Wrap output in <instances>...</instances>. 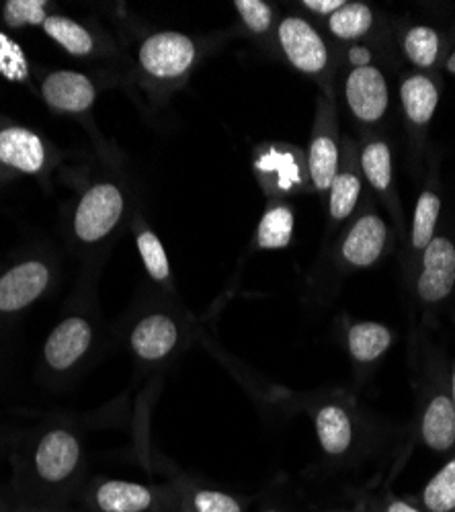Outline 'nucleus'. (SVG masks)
<instances>
[{
	"label": "nucleus",
	"instance_id": "nucleus-5",
	"mask_svg": "<svg viewBox=\"0 0 455 512\" xmlns=\"http://www.w3.org/2000/svg\"><path fill=\"white\" fill-rule=\"evenodd\" d=\"M52 279L50 267L41 261H27L0 277V312L17 314L37 302Z\"/></svg>",
	"mask_w": 455,
	"mask_h": 512
},
{
	"label": "nucleus",
	"instance_id": "nucleus-33",
	"mask_svg": "<svg viewBox=\"0 0 455 512\" xmlns=\"http://www.w3.org/2000/svg\"><path fill=\"white\" fill-rule=\"evenodd\" d=\"M347 3L345 0H306L304 7L314 11V13H320V15H326V13H337L339 9H343Z\"/></svg>",
	"mask_w": 455,
	"mask_h": 512
},
{
	"label": "nucleus",
	"instance_id": "nucleus-4",
	"mask_svg": "<svg viewBox=\"0 0 455 512\" xmlns=\"http://www.w3.org/2000/svg\"><path fill=\"white\" fill-rule=\"evenodd\" d=\"M93 324L82 316H70L62 320L46 340L44 359L52 371H68L76 367L93 345Z\"/></svg>",
	"mask_w": 455,
	"mask_h": 512
},
{
	"label": "nucleus",
	"instance_id": "nucleus-10",
	"mask_svg": "<svg viewBox=\"0 0 455 512\" xmlns=\"http://www.w3.org/2000/svg\"><path fill=\"white\" fill-rule=\"evenodd\" d=\"M87 504L95 512H148L154 494L136 482L103 480L91 488Z\"/></svg>",
	"mask_w": 455,
	"mask_h": 512
},
{
	"label": "nucleus",
	"instance_id": "nucleus-7",
	"mask_svg": "<svg viewBox=\"0 0 455 512\" xmlns=\"http://www.w3.org/2000/svg\"><path fill=\"white\" fill-rule=\"evenodd\" d=\"M347 103L361 121H378L388 109V87L378 68H355L347 78Z\"/></svg>",
	"mask_w": 455,
	"mask_h": 512
},
{
	"label": "nucleus",
	"instance_id": "nucleus-12",
	"mask_svg": "<svg viewBox=\"0 0 455 512\" xmlns=\"http://www.w3.org/2000/svg\"><path fill=\"white\" fill-rule=\"evenodd\" d=\"M255 170L267 193H289L304 181L300 154L296 150L271 148L257 158Z\"/></svg>",
	"mask_w": 455,
	"mask_h": 512
},
{
	"label": "nucleus",
	"instance_id": "nucleus-14",
	"mask_svg": "<svg viewBox=\"0 0 455 512\" xmlns=\"http://www.w3.org/2000/svg\"><path fill=\"white\" fill-rule=\"evenodd\" d=\"M386 244V224L378 216L361 218L343 244V256L353 267L374 265Z\"/></svg>",
	"mask_w": 455,
	"mask_h": 512
},
{
	"label": "nucleus",
	"instance_id": "nucleus-35",
	"mask_svg": "<svg viewBox=\"0 0 455 512\" xmlns=\"http://www.w3.org/2000/svg\"><path fill=\"white\" fill-rule=\"evenodd\" d=\"M388 512H419V510L408 506V504H404V502H394V504L388 508Z\"/></svg>",
	"mask_w": 455,
	"mask_h": 512
},
{
	"label": "nucleus",
	"instance_id": "nucleus-23",
	"mask_svg": "<svg viewBox=\"0 0 455 512\" xmlns=\"http://www.w3.org/2000/svg\"><path fill=\"white\" fill-rule=\"evenodd\" d=\"M363 173L376 189L384 191L392 181V154L384 142H371L361 156Z\"/></svg>",
	"mask_w": 455,
	"mask_h": 512
},
{
	"label": "nucleus",
	"instance_id": "nucleus-20",
	"mask_svg": "<svg viewBox=\"0 0 455 512\" xmlns=\"http://www.w3.org/2000/svg\"><path fill=\"white\" fill-rule=\"evenodd\" d=\"M310 179L318 191H326L339 175V148L333 138L318 136L310 146Z\"/></svg>",
	"mask_w": 455,
	"mask_h": 512
},
{
	"label": "nucleus",
	"instance_id": "nucleus-16",
	"mask_svg": "<svg viewBox=\"0 0 455 512\" xmlns=\"http://www.w3.org/2000/svg\"><path fill=\"white\" fill-rule=\"evenodd\" d=\"M400 97L410 121H415L419 125H425L427 121H431L437 109L439 93L435 89V84L427 76H410L408 80H404Z\"/></svg>",
	"mask_w": 455,
	"mask_h": 512
},
{
	"label": "nucleus",
	"instance_id": "nucleus-22",
	"mask_svg": "<svg viewBox=\"0 0 455 512\" xmlns=\"http://www.w3.org/2000/svg\"><path fill=\"white\" fill-rule=\"evenodd\" d=\"M374 23V15H371L369 7L363 3H351L339 9L337 13L330 15V31H333L341 39H357L365 35Z\"/></svg>",
	"mask_w": 455,
	"mask_h": 512
},
{
	"label": "nucleus",
	"instance_id": "nucleus-30",
	"mask_svg": "<svg viewBox=\"0 0 455 512\" xmlns=\"http://www.w3.org/2000/svg\"><path fill=\"white\" fill-rule=\"evenodd\" d=\"M0 72L11 80H23L27 76V62L17 44L0 33Z\"/></svg>",
	"mask_w": 455,
	"mask_h": 512
},
{
	"label": "nucleus",
	"instance_id": "nucleus-34",
	"mask_svg": "<svg viewBox=\"0 0 455 512\" xmlns=\"http://www.w3.org/2000/svg\"><path fill=\"white\" fill-rule=\"evenodd\" d=\"M351 60H353V64H357V68H363V66H367V60H369V54H367V50H363V48H355L353 52H351Z\"/></svg>",
	"mask_w": 455,
	"mask_h": 512
},
{
	"label": "nucleus",
	"instance_id": "nucleus-25",
	"mask_svg": "<svg viewBox=\"0 0 455 512\" xmlns=\"http://www.w3.org/2000/svg\"><path fill=\"white\" fill-rule=\"evenodd\" d=\"M439 209H441V201L435 193L425 191L419 197L417 211H415V224H412V244L417 248H427L429 242L433 240Z\"/></svg>",
	"mask_w": 455,
	"mask_h": 512
},
{
	"label": "nucleus",
	"instance_id": "nucleus-36",
	"mask_svg": "<svg viewBox=\"0 0 455 512\" xmlns=\"http://www.w3.org/2000/svg\"><path fill=\"white\" fill-rule=\"evenodd\" d=\"M31 512H68V510L56 508V506H46V508H37V510H31Z\"/></svg>",
	"mask_w": 455,
	"mask_h": 512
},
{
	"label": "nucleus",
	"instance_id": "nucleus-19",
	"mask_svg": "<svg viewBox=\"0 0 455 512\" xmlns=\"http://www.w3.org/2000/svg\"><path fill=\"white\" fill-rule=\"evenodd\" d=\"M41 27H44V31L56 41L58 46H62L72 56H89L95 48V41L89 29L68 17L52 15Z\"/></svg>",
	"mask_w": 455,
	"mask_h": 512
},
{
	"label": "nucleus",
	"instance_id": "nucleus-11",
	"mask_svg": "<svg viewBox=\"0 0 455 512\" xmlns=\"http://www.w3.org/2000/svg\"><path fill=\"white\" fill-rule=\"evenodd\" d=\"M179 340V328L173 318L164 314H152L142 318L132 334V351L144 361H160L167 357Z\"/></svg>",
	"mask_w": 455,
	"mask_h": 512
},
{
	"label": "nucleus",
	"instance_id": "nucleus-2",
	"mask_svg": "<svg viewBox=\"0 0 455 512\" xmlns=\"http://www.w3.org/2000/svg\"><path fill=\"white\" fill-rule=\"evenodd\" d=\"M123 213V195L113 183L93 185L82 195L74 213V234L78 240L93 244L103 240L119 224Z\"/></svg>",
	"mask_w": 455,
	"mask_h": 512
},
{
	"label": "nucleus",
	"instance_id": "nucleus-37",
	"mask_svg": "<svg viewBox=\"0 0 455 512\" xmlns=\"http://www.w3.org/2000/svg\"><path fill=\"white\" fill-rule=\"evenodd\" d=\"M447 68H449L451 74H455V52L451 54V58H449V62H447Z\"/></svg>",
	"mask_w": 455,
	"mask_h": 512
},
{
	"label": "nucleus",
	"instance_id": "nucleus-27",
	"mask_svg": "<svg viewBox=\"0 0 455 512\" xmlns=\"http://www.w3.org/2000/svg\"><path fill=\"white\" fill-rule=\"evenodd\" d=\"M361 195V183L353 173L337 175L330 185V216L335 220H345L355 209Z\"/></svg>",
	"mask_w": 455,
	"mask_h": 512
},
{
	"label": "nucleus",
	"instance_id": "nucleus-17",
	"mask_svg": "<svg viewBox=\"0 0 455 512\" xmlns=\"http://www.w3.org/2000/svg\"><path fill=\"white\" fill-rule=\"evenodd\" d=\"M316 433L320 445L330 455H341L351 445V420L343 408L326 406L316 416Z\"/></svg>",
	"mask_w": 455,
	"mask_h": 512
},
{
	"label": "nucleus",
	"instance_id": "nucleus-6",
	"mask_svg": "<svg viewBox=\"0 0 455 512\" xmlns=\"http://www.w3.org/2000/svg\"><path fill=\"white\" fill-rule=\"evenodd\" d=\"M279 41L287 60L302 72L316 74L328 62V50L322 37L300 17L283 19L279 25Z\"/></svg>",
	"mask_w": 455,
	"mask_h": 512
},
{
	"label": "nucleus",
	"instance_id": "nucleus-26",
	"mask_svg": "<svg viewBox=\"0 0 455 512\" xmlns=\"http://www.w3.org/2000/svg\"><path fill=\"white\" fill-rule=\"evenodd\" d=\"M425 504L433 512L455 508V459L449 461L425 488Z\"/></svg>",
	"mask_w": 455,
	"mask_h": 512
},
{
	"label": "nucleus",
	"instance_id": "nucleus-13",
	"mask_svg": "<svg viewBox=\"0 0 455 512\" xmlns=\"http://www.w3.org/2000/svg\"><path fill=\"white\" fill-rule=\"evenodd\" d=\"M0 162L21 173H39L46 164L44 142L25 127H7L0 132Z\"/></svg>",
	"mask_w": 455,
	"mask_h": 512
},
{
	"label": "nucleus",
	"instance_id": "nucleus-32",
	"mask_svg": "<svg viewBox=\"0 0 455 512\" xmlns=\"http://www.w3.org/2000/svg\"><path fill=\"white\" fill-rule=\"evenodd\" d=\"M195 512H242L240 502L218 490H199L193 496Z\"/></svg>",
	"mask_w": 455,
	"mask_h": 512
},
{
	"label": "nucleus",
	"instance_id": "nucleus-31",
	"mask_svg": "<svg viewBox=\"0 0 455 512\" xmlns=\"http://www.w3.org/2000/svg\"><path fill=\"white\" fill-rule=\"evenodd\" d=\"M234 7L240 13L244 25L251 31L265 33L271 27L273 15L267 3H261V0H236Z\"/></svg>",
	"mask_w": 455,
	"mask_h": 512
},
{
	"label": "nucleus",
	"instance_id": "nucleus-29",
	"mask_svg": "<svg viewBox=\"0 0 455 512\" xmlns=\"http://www.w3.org/2000/svg\"><path fill=\"white\" fill-rule=\"evenodd\" d=\"M46 19V3H41V0H9L5 5V21L11 27L44 25Z\"/></svg>",
	"mask_w": 455,
	"mask_h": 512
},
{
	"label": "nucleus",
	"instance_id": "nucleus-3",
	"mask_svg": "<svg viewBox=\"0 0 455 512\" xmlns=\"http://www.w3.org/2000/svg\"><path fill=\"white\" fill-rule=\"evenodd\" d=\"M138 60L144 72L154 78H177L193 64L195 46L183 33L162 31L144 39Z\"/></svg>",
	"mask_w": 455,
	"mask_h": 512
},
{
	"label": "nucleus",
	"instance_id": "nucleus-21",
	"mask_svg": "<svg viewBox=\"0 0 455 512\" xmlns=\"http://www.w3.org/2000/svg\"><path fill=\"white\" fill-rule=\"evenodd\" d=\"M294 236V213L287 205H273L263 216L257 242L261 248H285Z\"/></svg>",
	"mask_w": 455,
	"mask_h": 512
},
{
	"label": "nucleus",
	"instance_id": "nucleus-1",
	"mask_svg": "<svg viewBox=\"0 0 455 512\" xmlns=\"http://www.w3.org/2000/svg\"><path fill=\"white\" fill-rule=\"evenodd\" d=\"M82 465L80 439L68 429H52L39 439L33 451V472L50 492L72 484Z\"/></svg>",
	"mask_w": 455,
	"mask_h": 512
},
{
	"label": "nucleus",
	"instance_id": "nucleus-8",
	"mask_svg": "<svg viewBox=\"0 0 455 512\" xmlns=\"http://www.w3.org/2000/svg\"><path fill=\"white\" fill-rule=\"evenodd\" d=\"M455 283V246L447 238H433L425 248L419 295L425 302H441Z\"/></svg>",
	"mask_w": 455,
	"mask_h": 512
},
{
	"label": "nucleus",
	"instance_id": "nucleus-28",
	"mask_svg": "<svg viewBox=\"0 0 455 512\" xmlns=\"http://www.w3.org/2000/svg\"><path fill=\"white\" fill-rule=\"evenodd\" d=\"M138 250H140L142 263L148 269L150 277L156 279V281H167L169 275H171V267H169L167 252H164L158 236L152 234L150 230L140 232Z\"/></svg>",
	"mask_w": 455,
	"mask_h": 512
},
{
	"label": "nucleus",
	"instance_id": "nucleus-38",
	"mask_svg": "<svg viewBox=\"0 0 455 512\" xmlns=\"http://www.w3.org/2000/svg\"><path fill=\"white\" fill-rule=\"evenodd\" d=\"M453 406H455V375H453Z\"/></svg>",
	"mask_w": 455,
	"mask_h": 512
},
{
	"label": "nucleus",
	"instance_id": "nucleus-24",
	"mask_svg": "<svg viewBox=\"0 0 455 512\" xmlns=\"http://www.w3.org/2000/svg\"><path fill=\"white\" fill-rule=\"evenodd\" d=\"M404 50L410 62L429 68L437 60L439 37L431 27H412L404 37Z\"/></svg>",
	"mask_w": 455,
	"mask_h": 512
},
{
	"label": "nucleus",
	"instance_id": "nucleus-9",
	"mask_svg": "<svg viewBox=\"0 0 455 512\" xmlns=\"http://www.w3.org/2000/svg\"><path fill=\"white\" fill-rule=\"evenodd\" d=\"M41 95L46 103L64 113H82L87 111L97 97L95 84L80 72L58 70L52 72L44 84H41Z\"/></svg>",
	"mask_w": 455,
	"mask_h": 512
},
{
	"label": "nucleus",
	"instance_id": "nucleus-18",
	"mask_svg": "<svg viewBox=\"0 0 455 512\" xmlns=\"http://www.w3.org/2000/svg\"><path fill=\"white\" fill-rule=\"evenodd\" d=\"M392 343V334L386 326L376 322L355 324L349 332V349L357 361H376Z\"/></svg>",
	"mask_w": 455,
	"mask_h": 512
},
{
	"label": "nucleus",
	"instance_id": "nucleus-39",
	"mask_svg": "<svg viewBox=\"0 0 455 512\" xmlns=\"http://www.w3.org/2000/svg\"><path fill=\"white\" fill-rule=\"evenodd\" d=\"M267 512H279V510H267Z\"/></svg>",
	"mask_w": 455,
	"mask_h": 512
},
{
	"label": "nucleus",
	"instance_id": "nucleus-15",
	"mask_svg": "<svg viewBox=\"0 0 455 512\" xmlns=\"http://www.w3.org/2000/svg\"><path fill=\"white\" fill-rule=\"evenodd\" d=\"M423 439L435 451H447L455 443V406L449 398L439 396L427 408Z\"/></svg>",
	"mask_w": 455,
	"mask_h": 512
}]
</instances>
